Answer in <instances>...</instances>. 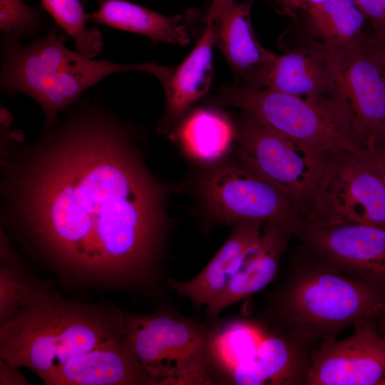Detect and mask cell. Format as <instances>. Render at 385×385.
<instances>
[{
  "mask_svg": "<svg viewBox=\"0 0 385 385\" xmlns=\"http://www.w3.org/2000/svg\"><path fill=\"white\" fill-rule=\"evenodd\" d=\"M0 88L34 99L45 115V128L56 125L60 111L76 104L83 93L113 73L140 71L156 73L153 63L121 64L93 60L66 47L56 26L26 45L2 42Z\"/></svg>",
  "mask_w": 385,
  "mask_h": 385,
  "instance_id": "277c9868",
  "label": "cell"
},
{
  "mask_svg": "<svg viewBox=\"0 0 385 385\" xmlns=\"http://www.w3.org/2000/svg\"><path fill=\"white\" fill-rule=\"evenodd\" d=\"M0 324L19 309L31 289L37 282L29 275L21 258L1 233L0 253Z\"/></svg>",
  "mask_w": 385,
  "mask_h": 385,
  "instance_id": "d4e9b609",
  "label": "cell"
},
{
  "mask_svg": "<svg viewBox=\"0 0 385 385\" xmlns=\"http://www.w3.org/2000/svg\"><path fill=\"white\" fill-rule=\"evenodd\" d=\"M378 319H380V329L379 332L385 337V306L381 317Z\"/></svg>",
  "mask_w": 385,
  "mask_h": 385,
  "instance_id": "836d02e7",
  "label": "cell"
},
{
  "mask_svg": "<svg viewBox=\"0 0 385 385\" xmlns=\"http://www.w3.org/2000/svg\"><path fill=\"white\" fill-rule=\"evenodd\" d=\"M296 257L268 297L267 313L276 329L307 347L381 317L385 287L341 272L299 249Z\"/></svg>",
  "mask_w": 385,
  "mask_h": 385,
  "instance_id": "3957f363",
  "label": "cell"
},
{
  "mask_svg": "<svg viewBox=\"0 0 385 385\" xmlns=\"http://www.w3.org/2000/svg\"><path fill=\"white\" fill-rule=\"evenodd\" d=\"M232 1L234 0H213L203 16V22L206 24L213 21L221 11Z\"/></svg>",
  "mask_w": 385,
  "mask_h": 385,
  "instance_id": "4dcf8cb0",
  "label": "cell"
},
{
  "mask_svg": "<svg viewBox=\"0 0 385 385\" xmlns=\"http://www.w3.org/2000/svg\"><path fill=\"white\" fill-rule=\"evenodd\" d=\"M340 340L324 342L310 356L307 385H383L385 337L374 321L357 324Z\"/></svg>",
  "mask_w": 385,
  "mask_h": 385,
  "instance_id": "7c38bea8",
  "label": "cell"
},
{
  "mask_svg": "<svg viewBox=\"0 0 385 385\" xmlns=\"http://www.w3.org/2000/svg\"><path fill=\"white\" fill-rule=\"evenodd\" d=\"M324 0H273L279 8L289 16H296L300 11L307 13Z\"/></svg>",
  "mask_w": 385,
  "mask_h": 385,
  "instance_id": "f1b7e54d",
  "label": "cell"
},
{
  "mask_svg": "<svg viewBox=\"0 0 385 385\" xmlns=\"http://www.w3.org/2000/svg\"><path fill=\"white\" fill-rule=\"evenodd\" d=\"M124 314L70 301L38 280L16 313L0 324V359L41 379L73 356L122 337Z\"/></svg>",
  "mask_w": 385,
  "mask_h": 385,
  "instance_id": "7a4b0ae2",
  "label": "cell"
},
{
  "mask_svg": "<svg viewBox=\"0 0 385 385\" xmlns=\"http://www.w3.org/2000/svg\"><path fill=\"white\" fill-rule=\"evenodd\" d=\"M15 366L3 359H0V384L1 385H27L31 383Z\"/></svg>",
  "mask_w": 385,
  "mask_h": 385,
  "instance_id": "83f0119b",
  "label": "cell"
},
{
  "mask_svg": "<svg viewBox=\"0 0 385 385\" xmlns=\"http://www.w3.org/2000/svg\"><path fill=\"white\" fill-rule=\"evenodd\" d=\"M307 14L313 34L325 44L349 43L363 36L366 17L356 0H324Z\"/></svg>",
  "mask_w": 385,
  "mask_h": 385,
  "instance_id": "603a6c76",
  "label": "cell"
},
{
  "mask_svg": "<svg viewBox=\"0 0 385 385\" xmlns=\"http://www.w3.org/2000/svg\"><path fill=\"white\" fill-rule=\"evenodd\" d=\"M309 359L307 347L275 328L268 331L255 354L236 366L222 384H304Z\"/></svg>",
  "mask_w": 385,
  "mask_h": 385,
  "instance_id": "2e32d148",
  "label": "cell"
},
{
  "mask_svg": "<svg viewBox=\"0 0 385 385\" xmlns=\"http://www.w3.org/2000/svg\"><path fill=\"white\" fill-rule=\"evenodd\" d=\"M44 130L11 181L15 210L34 242L79 279L155 287L165 191L127 129L106 111L81 105Z\"/></svg>",
  "mask_w": 385,
  "mask_h": 385,
  "instance_id": "6da1fadb",
  "label": "cell"
},
{
  "mask_svg": "<svg viewBox=\"0 0 385 385\" xmlns=\"http://www.w3.org/2000/svg\"><path fill=\"white\" fill-rule=\"evenodd\" d=\"M198 42L184 61L162 83L166 94L162 129L180 118L209 90L212 77L213 22L206 23Z\"/></svg>",
  "mask_w": 385,
  "mask_h": 385,
  "instance_id": "ffe728a7",
  "label": "cell"
},
{
  "mask_svg": "<svg viewBox=\"0 0 385 385\" xmlns=\"http://www.w3.org/2000/svg\"><path fill=\"white\" fill-rule=\"evenodd\" d=\"M299 218V227L362 224L385 230L384 185L360 152L329 153Z\"/></svg>",
  "mask_w": 385,
  "mask_h": 385,
  "instance_id": "52a82bcc",
  "label": "cell"
},
{
  "mask_svg": "<svg viewBox=\"0 0 385 385\" xmlns=\"http://www.w3.org/2000/svg\"><path fill=\"white\" fill-rule=\"evenodd\" d=\"M374 51L385 70V31L376 34L374 38H370Z\"/></svg>",
  "mask_w": 385,
  "mask_h": 385,
  "instance_id": "d6a6232c",
  "label": "cell"
},
{
  "mask_svg": "<svg viewBox=\"0 0 385 385\" xmlns=\"http://www.w3.org/2000/svg\"><path fill=\"white\" fill-rule=\"evenodd\" d=\"M265 223L249 221L235 225L226 242L195 277L186 281L170 278L167 285L189 299L197 309L207 307L226 289Z\"/></svg>",
  "mask_w": 385,
  "mask_h": 385,
  "instance_id": "ac0fdd59",
  "label": "cell"
},
{
  "mask_svg": "<svg viewBox=\"0 0 385 385\" xmlns=\"http://www.w3.org/2000/svg\"><path fill=\"white\" fill-rule=\"evenodd\" d=\"M198 189L215 222L235 225L262 221L282 227L293 235L300 227L298 212L287 193L238 158L206 171Z\"/></svg>",
  "mask_w": 385,
  "mask_h": 385,
  "instance_id": "ba28073f",
  "label": "cell"
},
{
  "mask_svg": "<svg viewBox=\"0 0 385 385\" xmlns=\"http://www.w3.org/2000/svg\"><path fill=\"white\" fill-rule=\"evenodd\" d=\"M208 359L213 384H222L238 364L251 358L268 330L254 320L231 318L210 326Z\"/></svg>",
  "mask_w": 385,
  "mask_h": 385,
  "instance_id": "44dd1931",
  "label": "cell"
},
{
  "mask_svg": "<svg viewBox=\"0 0 385 385\" xmlns=\"http://www.w3.org/2000/svg\"><path fill=\"white\" fill-rule=\"evenodd\" d=\"M292 235L282 227L265 223L260 236L247 250L226 289L205 307L207 318L215 319L226 307L267 286L277 274Z\"/></svg>",
  "mask_w": 385,
  "mask_h": 385,
  "instance_id": "e0dca14e",
  "label": "cell"
},
{
  "mask_svg": "<svg viewBox=\"0 0 385 385\" xmlns=\"http://www.w3.org/2000/svg\"><path fill=\"white\" fill-rule=\"evenodd\" d=\"M88 21L138 34L155 41L185 45L190 38V23L196 13L168 16L126 0H97Z\"/></svg>",
  "mask_w": 385,
  "mask_h": 385,
  "instance_id": "d6986e66",
  "label": "cell"
},
{
  "mask_svg": "<svg viewBox=\"0 0 385 385\" xmlns=\"http://www.w3.org/2000/svg\"><path fill=\"white\" fill-rule=\"evenodd\" d=\"M298 249L370 284L385 287V230L362 224L301 227Z\"/></svg>",
  "mask_w": 385,
  "mask_h": 385,
  "instance_id": "8fae6325",
  "label": "cell"
},
{
  "mask_svg": "<svg viewBox=\"0 0 385 385\" xmlns=\"http://www.w3.org/2000/svg\"><path fill=\"white\" fill-rule=\"evenodd\" d=\"M209 326L168 308L124 314V337L155 385L213 384Z\"/></svg>",
  "mask_w": 385,
  "mask_h": 385,
  "instance_id": "8992f818",
  "label": "cell"
},
{
  "mask_svg": "<svg viewBox=\"0 0 385 385\" xmlns=\"http://www.w3.org/2000/svg\"><path fill=\"white\" fill-rule=\"evenodd\" d=\"M83 2H85V3H86V1H88V0H83Z\"/></svg>",
  "mask_w": 385,
  "mask_h": 385,
  "instance_id": "e575fe53",
  "label": "cell"
},
{
  "mask_svg": "<svg viewBox=\"0 0 385 385\" xmlns=\"http://www.w3.org/2000/svg\"><path fill=\"white\" fill-rule=\"evenodd\" d=\"M366 147L371 148L385 156V122L374 134L370 143Z\"/></svg>",
  "mask_w": 385,
  "mask_h": 385,
  "instance_id": "1f68e13d",
  "label": "cell"
},
{
  "mask_svg": "<svg viewBox=\"0 0 385 385\" xmlns=\"http://www.w3.org/2000/svg\"><path fill=\"white\" fill-rule=\"evenodd\" d=\"M383 385H385V381H384V382L383 383Z\"/></svg>",
  "mask_w": 385,
  "mask_h": 385,
  "instance_id": "d590c367",
  "label": "cell"
},
{
  "mask_svg": "<svg viewBox=\"0 0 385 385\" xmlns=\"http://www.w3.org/2000/svg\"><path fill=\"white\" fill-rule=\"evenodd\" d=\"M236 133L230 118L211 109H197L182 122L178 130L180 145L194 160L212 163L224 158Z\"/></svg>",
  "mask_w": 385,
  "mask_h": 385,
  "instance_id": "7402d4cb",
  "label": "cell"
},
{
  "mask_svg": "<svg viewBox=\"0 0 385 385\" xmlns=\"http://www.w3.org/2000/svg\"><path fill=\"white\" fill-rule=\"evenodd\" d=\"M221 103L252 113L288 138L323 153L349 150L362 145L349 111L337 98H304L270 88L224 87Z\"/></svg>",
  "mask_w": 385,
  "mask_h": 385,
  "instance_id": "5b68a950",
  "label": "cell"
},
{
  "mask_svg": "<svg viewBox=\"0 0 385 385\" xmlns=\"http://www.w3.org/2000/svg\"><path fill=\"white\" fill-rule=\"evenodd\" d=\"M359 7L369 19L375 33L385 31V0H356Z\"/></svg>",
  "mask_w": 385,
  "mask_h": 385,
  "instance_id": "4316f807",
  "label": "cell"
},
{
  "mask_svg": "<svg viewBox=\"0 0 385 385\" xmlns=\"http://www.w3.org/2000/svg\"><path fill=\"white\" fill-rule=\"evenodd\" d=\"M265 88L304 98L342 101L327 51L322 41L315 39L276 55L267 73Z\"/></svg>",
  "mask_w": 385,
  "mask_h": 385,
  "instance_id": "9a60e30c",
  "label": "cell"
},
{
  "mask_svg": "<svg viewBox=\"0 0 385 385\" xmlns=\"http://www.w3.org/2000/svg\"><path fill=\"white\" fill-rule=\"evenodd\" d=\"M255 0L228 4L214 19L215 44L231 66L242 87L263 88L276 54L265 48L252 29L251 9Z\"/></svg>",
  "mask_w": 385,
  "mask_h": 385,
  "instance_id": "5bb4252c",
  "label": "cell"
},
{
  "mask_svg": "<svg viewBox=\"0 0 385 385\" xmlns=\"http://www.w3.org/2000/svg\"><path fill=\"white\" fill-rule=\"evenodd\" d=\"M42 8L73 40L76 50L93 58L103 46V36L97 28H87L88 14L81 0H41Z\"/></svg>",
  "mask_w": 385,
  "mask_h": 385,
  "instance_id": "cb8c5ba5",
  "label": "cell"
},
{
  "mask_svg": "<svg viewBox=\"0 0 385 385\" xmlns=\"http://www.w3.org/2000/svg\"><path fill=\"white\" fill-rule=\"evenodd\" d=\"M48 385H155L123 335L76 355L42 378Z\"/></svg>",
  "mask_w": 385,
  "mask_h": 385,
  "instance_id": "4fadbf2b",
  "label": "cell"
},
{
  "mask_svg": "<svg viewBox=\"0 0 385 385\" xmlns=\"http://www.w3.org/2000/svg\"><path fill=\"white\" fill-rule=\"evenodd\" d=\"M245 112L237 131V158L283 189L300 217L317 187L327 153L297 143Z\"/></svg>",
  "mask_w": 385,
  "mask_h": 385,
  "instance_id": "9c48e42d",
  "label": "cell"
},
{
  "mask_svg": "<svg viewBox=\"0 0 385 385\" xmlns=\"http://www.w3.org/2000/svg\"><path fill=\"white\" fill-rule=\"evenodd\" d=\"M40 11L23 0H0V31L3 42L21 43L26 36L36 35L41 29Z\"/></svg>",
  "mask_w": 385,
  "mask_h": 385,
  "instance_id": "484cf974",
  "label": "cell"
},
{
  "mask_svg": "<svg viewBox=\"0 0 385 385\" xmlns=\"http://www.w3.org/2000/svg\"><path fill=\"white\" fill-rule=\"evenodd\" d=\"M360 155L368 165L379 175L385 187V156L376 150L369 148H363Z\"/></svg>",
  "mask_w": 385,
  "mask_h": 385,
  "instance_id": "f546056e",
  "label": "cell"
},
{
  "mask_svg": "<svg viewBox=\"0 0 385 385\" xmlns=\"http://www.w3.org/2000/svg\"><path fill=\"white\" fill-rule=\"evenodd\" d=\"M323 44L364 148L385 122V70L370 38L362 36L349 43Z\"/></svg>",
  "mask_w": 385,
  "mask_h": 385,
  "instance_id": "30bf717a",
  "label": "cell"
}]
</instances>
